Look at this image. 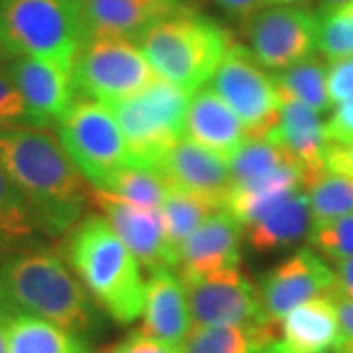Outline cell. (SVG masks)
I'll return each instance as SVG.
<instances>
[{"mask_svg":"<svg viewBox=\"0 0 353 353\" xmlns=\"http://www.w3.org/2000/svg\"><path fill=\"white\" fill-rule=\"evenodd\" d=\"M0 165L23 196L37 231L64 236L82 219L90 188L52 131L30 125L0 130Z\"/></svg>","mask_w":353,"mask_h":353,"instance_id":"1","label":"cell"},{"mask_svg":"<svg viewBox=\"0 0 353 353\" xmlns=\"http://www.w3.org/2000/svg\"><path fill=\"white\" fill-rule=\"evenodd\" d=\"M0 311L41 317L77 335L97 324L87 290L64 260L46 249H21L0 259Z\"/></svg>","mask_w":353,"mask_h":353,"instance_id":"2","label":"cell"},{"mask_svg":"<svg viewBox=\"0 0 353 353\" xmlns=\"http://www.w3.org/2000/svg\"><path fill=\"white\" fill-rule=\"evenodd\" d=\"M65 259L87 293L114 321L131 324L143 312L141 265L101 214L79 221L65 242Z\"/></svg>","mask_w":353,"mask_h":353,"instance_id":"3","label":"cell"},{"mask_svg":"<svg viewBox=\"0 0 353 353\" xmlns=\"http://www.w3.org/2000/svg\"><path fill=\"white\" fill-rule=\"evenodd\" d=\"M136 44L159 79L195 94L211 81L234 41L216 21L180 6L154 21Z\"/></svg>","mask_w":353,"mask_h":353,"instance_id":"4","label":"cell"},{"mask_svg":"<svg viewBox=\"0 0 353 353\" xmlns=\"http://www.w3.org/2000/svg\"><path fill=\"white\" fill-rule=\"evenodd\" d=\"M2 46L72 72L83 37L79 0H2Z\"/></svg>","mask_w":353,"mask_h":353,"instance_id":"5","label":"cell"},{"mask_svg":"<svg viewBox=\"0 0 353 353\" xmlns=\"http://www.w3.org/2000/svg\"><path fill=\"white\" fill-rule=\"evenodd\" d=\"M190 99L192 94L157 77L138 94L108 105L125 136L130 165L152 170L183 138Z\"/></svg>","mask_w":353,"mask_h":353,"instance_id":"6","label":"cell"},{"mask_svg":"<svg viewBox=\"0 0 353 353\" xmlns=\"http://www.w3.org/2000/svg\"><path fill=\"white\" fill-rule=\"evenodd\" d=\"M56 125L65 152L94 188H101L110 175L130 165L125 136L107 105L74 100Z\"/></svg>","mask_w":353,"mask_h":353,"instance_id":"7","label":"cell"},{"mask_svg":"<svg viewBox=\"0 0 353 353\" xmlns=\"http://www.w3.org/2000/svg\"><path fill=\"white\" fill-rule=\"evenodd\" d=\"M156 79L138 44L128 39H88L72 68L76 95L107 107L138 94Z\"/></svg>","mask_w":353,"mask_h":353,"instance_id":"8","label":"cell"},{"mask_svg":"<svg viewBox=\"0 0 353 353\" xmlns=\"http://www.w3.org/2000/svg\"><path fill=\"white\" fill-rule=\"evenodd\" d=\"M210 87L237 114L247 139H265L275 128L281 108L275 81L245 46L229 48Z\"/></svg>","mask_w":353,"mask_h":353,"instance_id":"9","label":"cell"},{"mask_svg":"<svg viewBox=\"0 0 353 353\" xmlns=\"http://www.w3.org/2000/svg\"><path fill=\"white\" fill-rule=\"evenodd\" d=\"M180 280L187 293L193 327L272 321L263 311L259 286L244 275L241 267L205 276H180Z\"/></svg>","mask_w":353,"mask_h":353,"instance_id":"10","label":"cell"},{"mask_svg":"<svg viewBox=\"0 0 353 353\" xmlns=\"http://www.w3.org/2000/svg\"><path fill=\"white\" fill-rule=\"evenodd\" d=\"M245 26L247 50L272 72L301 63L317 50V13L307 7L267 6Z\"/></svg>","mask_w":353,"mask_h":353,"instance_id":"11","label":"cell"},{"mask_svg":"<svg viewBox=\"0 0 353 353\" xmlns=\"http://www.w3.org/2000/svg\"><path fill=\"white\" fill-rule=\"evenodd\" d=\"M259 291L265 314L280 324L299 304L319 296H332L337 291V276L319 254L299 249L263 273Z\"/></svg>","mask_w":353,"mask_h":353,"instance_id":"12","label":"cell"},{"mask_svg":"<svg viewBox=\"0 0 353 353\" xmlns=\"http://www.w3.org/2000/svg\"><path fill=\"white\" fill-rule=\"evenodd\" d=\"M90 203L108 221L141 267L149 273L161 268H176L179 262L167 244L161 211L131 205L99 188L90 192Z\"/></svg>","mask_w":353,"mask_h":353,"instance_id":"13","label":"cell"},{"mask_svg":"<svg viewBox=\"0 0 353 353\" xmlns=\"http://www.w3.org/2000/svg\"><path fill=\"white\" fill-rule=\"evenodd\" d=\"M152 170L162 176L169 188L200 196L219 210L226 208L232 190L228 162L192 141H176Z\"/></svg>","mask_w":353,"mask_h":353,"instance_id":"14","label":"cell"},{"mask_svg":"<svg viewBox=\"0 0 353 353\" xmlns=\"http://www.w3.org/2000/svg\"><path fill=\"white\" fill-rule=\"evenodd\" d=\"M26 108V125L48 128L57 123L76 100L72 72L30 56H19L8 69Z\"/></svg>","mask_w":353,"mask_h":353,"instance_id":"15","label":"cell"},{"mask_svg":"<svg viewBox=\"0 0 353 353\" xmlns=\"http://www.w3.org/2000/svg\"><path fill=\"white\" fill-rule=\"evenodd\" d=\"M265 139L278 145L294 162L301 175L303 188H307L327 172L325 151L329 141L325 139L324 123L319 113L301 101H281L278 123Z\"/></svg>","mask_w":353,"mask_h":353,"instance_id":"16","label":"cell"},{"mask_svg":"<svg viewBox=\"0 0 353 353\" xmlns=\"http://www.w3.org/2000/svg\"><path fill=\"white\" fill-rule=\"evenodd\" d=\"M244 228L228 210L211 214L183 242L179 254L180 276H205L241 267Z\"/></svg>","mask_w":353,"mask_h":353,"instance_id":"17","label":"cell"},{"mask_svg":"<svg viewBox=\"0 0 353 353\" xmlns=\"http://www.w3.org/2000/svg\"><path fill=\"white\" fill-rule=\"evenodd\" d=\"M180 6V0H79L83 43L105 38L136 43L154 21Z\"/></svg>","mask_w":353,"mask_h":353,"instance_id":"18","label":"cell"},{"mask_svg":"<svg viewBox=\"0 0 353 353\" xmlns=\"http://www.w3.org/2000/svg\"><path fill=\"white\" fill-rule=\"evenodd\" d=\"M183 138L228 162L247 141V132L226 101L211 87H203L190 99Z\"/></svg>","mask_w":353,"mask_h":353,"instance_id":"19","label":"cell"},{"mask_svg":"<svg viewBox=\"0 0 353 353\" xmlns=\"http://www.w3.org/2000/svg\"><path fill=\"white\" fill-rule=\"evenodd\" d=\"M143 325L139 332L179 347L192 330L187 293L180 276L170 268H161L145 280Z\"/></svg>","mask_w":353,"mask_h":353,"instance_id":"20","label":"cell"},{"mask_svg":"<svg viewBox=\"0 0 353 353\" xmlns=\"http://www.w3.org/2000/svg\"><path fill=\"white\" fill-rule=\"evenodd\" d=\"M280 341L293 352H334L343 342L334 298L319 296L291 309L280 321Z\"/></svg>","mask_w":353,"mask_h":353,"instance_id":"21","label":"cell"},{"mask_svg":"<svg viewBox=\"0 0 353 353\" xmlns=\"http://www.w3.org/2000/svg\"><path fill=\"white\" fill-rule=\"evenodd\" d=\"M301 188L303 180L299 170L293 165H286L262 179L232 185L224 210L239 221L242 228H247L267 216L294 193L301 192Z\"/></svg>","mask_w":353,"mask_h":353,"instance_id":"22","label":"cell"},{"mask_svg":"<svg viewBox=\"0 0 353 353\" xmlns=\"http://www.w3.org/2000/svg\"><path fill=\"white\" fill-rule=\"evenodd\" d=\"M311 226L307 195L298 192L257 223L244 228V232L252 252L272 254L296 244L307 236Z\"/></svg>","mask_w":353,"mask_h":353,"instance_id":"23","label":"cell"},{"mask_svg":"<svg viewBox=\"0 0 353 353\" xmlns=\"http://www.w3.org/2000/svg\"><path fill=\"white\" fill-rule=\"evenodd\" d=\"M280 324L273 321L250 325L193 327L179 353H263L278 341Z\"/></svg>","mask_w":353,"mask_h":353,"instance_id":"24","label":"cell"},{"mask_svg":"<svg viewBox=\"0 0 353 353\" xmlns=\"http://www.w3.org/2000/svg\"><path fill=\"white\" fill-rule=\"evenodd\" d=\"M8 353H90L81 335L30 314L8 319Z\"/></svg>","mask_w":353,"mask_h":353,"instance_id":"25","label":"cell"},{"mask_svg":"<svg viewBox=\"0 0 353 353\" xmlns=\"http://www.w3.org/2000/svg\"><path fill=\"white\" fill-rule=\"evenodd\" d=\"M272 76L280 101H301L319 114H325L332 107L327 94V63L321 56H309L301 63L273 72Z\"/></svg>","mask_w":353,"mask_h":353,"instance_id":"26","label":"cell"},{"mask_svg":"<svg viewBox=\"0 0 353 353\" xmlns=\"http://www.w3.org/2000/svg\"><path fill=\"white\" fill-rule=\"evenodd\" d=\"M159 211L162 216L167 244L179 262L183 242L219 208L200 196L170 188Z\"/></svg>","mask_w":353,"mask_h":353,"instance_id":"27","label":"cell"},{"mask_svg":"<svg viewBox=\"0 0 353 353\" xmlns=\"http://www.w3.org/2000/svg\"><path fill=\"white\" fill-rule=\"evenodd\" d=\"M99 190L113 193L114 196L121 198L131 205L141 206V208L159 210L170 188L157 172L134 165H125L113 175H110L103 187Z\"/></svg>","mask_w":353,"mask_h":353,"instance_id":"28","label":"cell"},{"mask_svg":"<svg viewBox=\"0 0 353 353\" xmlns=\"http://www.w3.org/2000/svg\"><path fill=\"white\" fill-rule=\"evenodd\" d=\"M306 190L312 226L353 213V179L350 176L327 170Z\"/></svg>","mask_w":353,"mask_h":353,"instance_id":"29","label":"cell"},{"mask_svg":"<svg viewBox=\"0 0 353 353\" xmlns=\"http://www.w3.org/2000/svg\"><path fill=\"white\" fill-rule=\"evenodd\" d=\"M228 165L231 172L232 185L262 179V176L270 175L286 165L296 167L278 145L268 139H247L239 148V151L229 159Z\"/></svg>","mask_w":353,"mask_h":353,"instance_id":"30","label":"cell"},{"mask_svg":"<svg viewBox=\"0 0 353 353\" xmlns=\"http://www.w3.org/2000/svg\"><path fill=\"white\" fill-rule=\"evenodd\" d=\"M34 231L23 196L0 165V245L25 244Z\"/></svg>","mask_w":353,"mask_h":353,"instance_id":"31","label":"cell"},{"mask_svg":"<svg viewBox=\"0 0 353 353\" xmlns=\"http://www.w3.org/2000/svg\"><path fill=\"white\" fill-rule=\"evenodd\" d=\"M316 43L329 61L353 56V0L317 13Z\"/></svg>","mask_w":353,"mask_h":353,"instance_id":"32","label":"cell"},{"mask_svg":"<svg viewBox=\"0 0 353 353\" xmlns=\"http://www.w3.org/2000/svg\"><path fill=\"white\" fill-rule=\"evenodd\" d=\"M309 244L322 259L334 263L353 257V213L332 219L329 223L311 226L307 234Z\"/></svg>","mask_w":353,"mask_h":353,"instance_id":"33","label":"cell"},{"mask_svg":"<svg viewBox=\"0 0 353 353\" xmlns=\"http://www.w3.org/2000/svg\"><path fill=\"white\" fill-rule=\"evenodd\" d=\"M26 125V108L8 70H0V130Z\"/></svg>","mask_w":353,"mask_h":353,"instance_id":"34","label":"cell"},{"mask_svg":"<svg viewBox=\"0 0 353 353\" xmlns=\"http://www.w3.org/2000/svg\"><path fill=\"white\" fill-rule=\"evenodd\" d=\"M327 94L332 107L353 99V56L339 57L327 64Z\"/></svg>","mask_w":353,"mask_h":353,"instance_id":"35","label":"cell"},{"mask_svg":"<svg viewBox=\"0 0 353 353\" xmlns=\"http://www.w3.org/2000/svg\"><path fill=\"white\" fill-rule=\"evenodd\" d=\"M325 139L335 144H353V99L337 105L324 123Z\"/></svg>","mask_w":353,"mask_h":353,"instance_id":"36","label":"cell"},{"mask_svg":"<svg viewBox=\"0 0 353 353\" xmlns=\"http://www.w3.org/2000/svg\"><path fill=\"white\" fill-rule=\"evenodd\" d=\"M120 347L121 353H179V347L149 337L139 330L130 334V337L121 342Z\"/></svg>","mask_w":353,"mask_h":353,"instance_id":"37","label":"cell"},{"mask_svg":"<svg viewBox=\"0 0 353 353\" xmlns=\"http://www.w3.org/2000/svg\"><path fill=\"white\" fill-rule=\"evenodd\" d=\"M325 169L353 179V144L329 143L325 151Z\"/></svg>","mask_w":353,"mask_h":353,"instance_id":"38","label":"cell"},{"mask_svg":"<svg viewBox=\"0 0 353 353\" xmlns=\"http://www.w3.org/2000/svg\"><path fill=\"white\" fill-rule=\"evenodd\" d=\"M221 10L242 23H247L255 13L267 7L265 0H211Z\"/></svg>","mask_w":353,"mask_h":353,"instance_id":"39","label":"cell"},{"mask_svg":"<svg viewBox=\"0 0 353 353\" xmlns=\"http://www.w3.org/2000/svg\"><path fill=\"white\" fill-rule=\"evenodd\" d=\"M335 306L339 311V319H341V329H342V337L343 343L353 347V301L342 294H339L337 291L332 294Z\"/></svg>","mask_w":353,"mask_h":353,"instance_id":"40","label":"cell"},{"mask_svg":"<svg viewBox=\"0 0 353 353\" xmlns=\"http://www.w3.org/2000/svg\"><path fill=\"white\" fill-rule=\"evenodd\" d=\"M337 276V293L353 301V257L335 263Z\"/></svg>","mask_w":353,"mask_h":353,"instance_id":"41","label":"cell"},{"mask_svg":"<svg viewBox=\"0 0 353 353\" xmlns=\"http://www.w3.org/2000/svg\"><path fill=\"white\" fill-rule=\"evenodd\" d=\"M8 319L10 316L0 311V353H8Z\"/></svg>","mask_w":353,"mask_h":353,"instance_id":"42","label":"cell"},{"mask_svg":"<svg viewBox=\"0 0 353 353\" xmlns=\"http://www.w3.org/2000/svg\"><path fill=\"white\" fill-rule=\"evenodd\" d=\"M267 6H290V7H307L312 0H265Z\"/></svg>","mask_w":353,"mask_h":353,"instance_id":"43","label":"cell"},{"mask_svg":"<svg viewBox=\"0 0 353 353\" xmlns=\"http://www.w3.org/2000/svg\"><path fill=\"white\" fill-rule=\"evenodd\" d=\"M263 353H298V352L290 350V348L286 347L285 343L280 341V339H278V341L273 342L272 345H268L267 348H265V352H263Z\"/></svg>","mask_w":353,"mask_h":353,"instance_id":"44","label":"cell"},{"mask_svg":"<svg viewBox=\"0 0 353 353\" xmlns=\"http://www.w3.org/2000/svg\"><path fill=\"white\" fill-rule=\"evenodd\" d=\"M316 2L319 3L321 12H322V10H330V8H335L339 6H343V3L350 2V0H316Z\"/></svg>","mask_w":353,"mask_h":353,"instance_id":"45","label":"cell"},{"mask_svg":"<svg viewBox=\"0 0 353 353\" xmlns=\"http://www.w3.org/2000/svg\"><path fill=\"white\" fill-rule=\"evenodd\" d=\"M332 353H353V347H350V345H347V343H341V345H339L337 348H335V350L332 352Z\"/></svg>","mask_w":353,"mask_h":353,"instance_id":"46","label":"cell"},{"mask_svg":"<svg viewBox=\"0 0 353 353\" xmlns=\"http://www.w3.org/2000/svg\"><path fill=\"white\" fill-rule=\"evenodd\" d=\"M105 353H121V347H120V345H117V347L110 348V350H108V352H105Z\"/></svg>","mask_w":353,"mask_h":353,"instance_id":"47","label":"cell"},{"mask_svg":"<svg viewBox=\"0 0 353 353\" xmlns=\"http://www.w3.org/2000/svg\"><path fill=\"white\" fill-rule=\"evenodd\" d=\"M0 46H2V19H0Z\"/></svg>","mask_w":353,"mask_h":353,"instance_id":"48","label":"cell"}]
</instances>
